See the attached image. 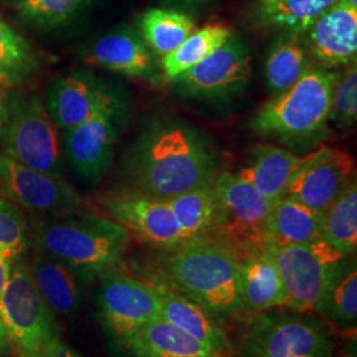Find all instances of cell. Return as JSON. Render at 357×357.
Here are the masks:
<instances>
[{
  "mask_svg": "<svg viewBox=\"0 0 357 357\" xmlns=\"http://www.w3.org/2000/svg\"><path fill=\"white\" fill-rule=\"evenodd\" d=\"M126 168L135 188L162 200L209 187L217 175L215 156L203 138L175 119L146 128L128 153Z\"/></svg>",
  "mask_w": 357,
  "mask_h": 357,
  "instance_id": "obj_1",
  "label": "cell"
},
{
  "mask_svg": "<svg viewBox=\"0 0 357 357\" xmlns=\"http://www.w3.org/2000/svg\"><path fill=\"white\" fill-rule=\"evenodd\" d=\"M160 268L175 291L188 296L215 318L243 308L240 261L228 246L211 238L192 240L168 249Z\"/></svg>",
  "mask_w": 357,
  "mask_h": 357,
  "instance_id": "obj_2",
  "label": "cell"
},
{
  "mask_svg": "<svg viewBox=\"0 0 357 357\" xmlns=\"http://www.w3.org/2000/svg\"><path fill=\"white\" fill-rule=\"evenodd\" d=\"M35 245L40 255L54 258L78 274H105L122 266L130 243L128 230L110 218L56 217L35 228Z\"/></svg>",
  "mask_w": 357,
  "mask_h": 357,
  "instance_id": "obj_3",
  "label": "cell"
},
{
  "mask_svg": "<svg viewBox=\"0 0 357 357\" xmlns=\"http://www.w3.org/2000/svg\"><path fill=\"white\" fill-rule=\"evenodd\" d=\"M337 72L310 66L290 89L274 96L250 121L253 132L281 141H302L326 126Z\"/></svg>",
  "mask_w": 357,
  "mask_h": 357,
  "instance_id": "obj_4",
  "label": "cell"
},
{
  "mask_svg": "<svg viewBox=\"0 0 357 357\" xmlns=\"http://www.w3.org/2000/svg\"><path fill=\"white\" fill-rule=\"evenodd\" d=\"M216 213L211 240L228 246L238 261L266 249V221L273 202L237 175L217 172L212 183Z\"/></svg>",
  "mask_w": 357,
  "mask_h": 357,
  "instance_id": "obj_5",
  "label": "cell"
},
{
  "mask_svg": "<svg viewBox=\"0 0 357 357\" xmlns=\"http://www.w3.org/2000/svg\"><path fill=\"white\" fill-rule=\"evenodd\" d=\"M0 132L4 155L38 172L63 176L59 128L40 97H19L6 105Z\"/></svg>",
  "mask_w": 357,
  "mask_h": 357,
  "instance_id": "obj_6",
  "label": "cell"
},
{
  "mask_svg": "<svg viewBox=\"0 0 357 357\" xmlns=\"http://www.w3.org/2000/svg\"><path fill=\"white\" fill-rule=\"evenodd\" d=\"M281 275L286 305L296 312L317 311L345 257L323 238L287 246H268Z\"/></svg>",
  "mask_w": 357,
  "mask_h": 357,
  "instance_id": "obj_7",
  "label": "cell"
},
{
  "mask_svg": "<svg viewBox=\"0 0 357 357\" xmlns=\"http://www.w3.org/2000/svg\"><path fill=\"white\" fill-rule=\"evenodd\" d=\"M0 319L17 357H36L60 340L51 308L40 296L29 268L17 259L0 298Z\"/></svg>",
  "mask_w": 357,
  "mask_h": 357,
  "instance_id": "obj_8",
  "label": "cell"
},
{
  "mask_svg": "<svg viewBox=\"0 0 357 357\" xmlns=\"http://www.w3.org/2000/svg\"><path fill=\"white\" fill-rule=\"evenodd\" d=\"M98 202L110 220L142 243L163 250L185 243L167 200L130 187L103 192Z\"/></svg>",
  "mask_w": 357,
  "mask_h": 357,
  "instance_id": "obj_9",
  "label": "cell"
},
{
  "mask_svg": "<svg viewBox=\"0 0 357 357\" xmlns=\"http://www.w3.org/2000/svg\"><path fill=\"white\" fill-rule=\"evenodd\" d=\"M332 339L320 324L296 317H259L243 342V357H332Z\"/></svg>",
  "mask_w": 357,
  "mask_h": 357,
  "instance_id": "obj_10",
  "label": "cell"
},
{
  "mask_svg": "<svg viewBox=\"0 0 357 357\" xmlns=\"http://www.w3.org/2000/svg\"><path fill=\"white\" fill-rule=\"evenodd\" d=\"M122 112L121 100L107 89L93 114L65 132V156L82 178L98 180L110 167Z\"/></svg>",
  "mask_w": 357,
  "mask_h": 357,
  "instance_id": "obj_11",
  "label": "cell"
},
{
  "mask_svg": "<svg viewBox=\"0 0 357 357\" xmlns=\"http://www.w3.org/2000/svg\"><path fill=\"white\" fill-rule=\"evenodd\" d=\"M98 291L100 318L121 343L150 320L160 317V303L153 283L109 271L101 274Z\"/></svg>",
  "mask_w": 357,
  "mask_h": 357,
  "instance_id": "obj_12",
  "label": "cell"
},
{
  "mask_svg": "<svg viewBox=\"0 0 357 357\" xmlns=\"http://www.w3.org/2000/svg\"><path fill=\"white\" fill-rule=\"evenodd\" d=\"M0 192L28 211L64 217L82 206L79 193L63 176H52L23 166L0 153Z\"/></svg>",
  "mask_w": 357,
  "mask_h": 357,
  "instance_id": "obj_13",
  "label": "cell"
},
{
  "mask_svg": "<svg viewBox=\"0 0 357 357\" xmlns=\"http://www.w3.org/2000/svg\"><path fill=\"white\" fill-rule=\"evenodd\" d=\"M252 60L248 44L231 35L220 48L174 82L190 97L227 98L248 86L252 78Z\"/></svg>",
  "mask_w": 357,
  "mask_h": 357,
  "instance_id": "obj_14",
  "label": "cell"
},
{
  "mask_svg": "<svg viewBox=\"0 0 357 357\" xmlns=\"http://www.w3.org/2000/svg\"><path fill=\"white\" fill-rule=\"evenodd\" d=\"M354 171L355 162L349 153L320 147L294 175L284 196L324 213L354 181Z\"/></svg>",
  "mask_w": 357,
  "mask_h": 357,
  "instance_id": "obj_15",
  "label": "cell"
},
{
  "mask_svg": "<svg viewBox=\"0 0 357 357\" xmlns=\"http://www.w3.org/2000/svg\"><path fill=\"white\" fill-rule=\"evenodd\" d=\"M308 56L333 69L356 64L357 8L337 0L303 33Z\"/></svg>",
  "mask_w": 357,
  "mask_h": 357,
  "instance_id": "obj_16",
  "label": "cell"
},
{
  "mask_svg": "<svg viewBox=\"0 0 357 357\" xmlns=\"http://www.w3.org/2000/svg\"><path fill=\"white\" fill-rule=\"evenodd\" d=\"M85 63L123 76L149 78L155 72V56L139 31L119 26L97 38L85 52Z\"/></svg>",
  "mask_w": 357,
  "mask_h": 357,
  "instance_id": "obj_17",
  "label": "cell"
},
{
  "mask_svg": "<svg viewBox=\"0 0 357 357\" xmlns=\"http://www.w3.org/2000/svg\"><path fill=\"white\" fill-rule=\"evenodd\" d=\"M106 91L93 73L77 70L52 84L45 106L54 125L65 134L93 114Z\"/></svg>",
  "mask_w": 357,
  "mask_h": 357,
  "instance_id": "obj_18",
  "label": "cell"
},
{
  "mask_svg": "<svg viewBox=\"0 0 357 357\" xmlns=\"http://www.w3.org/2000/svg\"><path fill=\"white\" fill-rule=\"evenodd\" d=\"M153 286L160 303V318L191 335L218 356L225 357L229 354V337L217 318L188 296L169 289L167 284L153 283Z\"/></svg>",
  "mask_w": 357,
  "mask_h": 357,
  "instance_id": "obj_19",
  "label": "cell"
},
{
  "mask_svg": "<svg viewBox=\"0 0 357 357\" xmlns=\"http://www.w3.org/2000/svg\"><path fill=\"white\" fill-rule=\"evenodd\" d=\"M314 153L298 156L273 144H258L252 151L248 166L237 176L249 183L255 191L273 203H277L286 193L287 185Z\"/></svg>",
  "mask_w": 357,
  "mask_h": 357,
  "instance_id": "obj_20",
  "label": "cell"
},
{
  "mask_svg": "<svg viewBox=\"0 0 357 357\" xmlns=\"http://www.w3.org/2000/svg\"><path fill=\"white\" fill-rule=\"evenodd\" d=\"M125 345L135 357H220L160 317L146 323Z\"/></svg>",
  "mask_w": 357,
  "mask_h": 357,
  "instance_id": "obj_21",
  "label": "cell"
},
{
  "mask_svg": "<svg viewBox=\"0 0 357 357\" xmlns=\"http://www.w3.org/2000/svg\"><path fill=\"white\" fill-rule=\"evenodd\" d=\"M40 296L53 314L73 318L81 306L76 271L63 262L38 253L29 268Z\"/></svg>",
  "mask_w": 357,
  "mask_h": 357,
  "instance_id": "obj_22",
  "label": "cell"
},
{
  "mask_svg": "<svg viewBox=\"0 0 357 357\" xmlns=\"http://www.w3.org/2000/svg\"><path fill=\"white\" fill-rule=\"evenodd\" d=\"M323 213L283 196L266 221V248L311 243L321 238Z\"/></svg>",
  "mask_w": 357,
  "mask_h": 357,
  "instance_id": "obj_23",
  "label": "cell"
},
{
  "mask_svg": "<svg viewBox=\"0 0 357 357\" xmlns=\"http://www.w3.org/2000/svg\"><path fill=\"white\" fill-rule=\"evenodd\" d=\"M240 289L243 307L255 312L286 305L281 275L265 250L240 261Z\"/></svg>",
  "mask_w": 357,
  "mask_h": 357,
  "instance_id": "obj_24",
  "label": "cell"
},
{
  "mask_svg": "<svg viewBox=\"0 0 357 357\" xmlns=\"http://www.w3.org/2000/svg\"><path fill=\"white\" fill-rule=\"evenodd\" d=\"M337 0H255L257 26L282 35H303Z\"/></svg>",
  "mask_w": 357,
  "mask_h": 357,
  "instance_id": "obj_25",
  "label": "cell"
},
{
  "mask_svg": "<svg viewBox=\"0 0 357 357\" xmlns=\"http://www.w3.org/2000/svg\"><path fill=\"white\" fill-rule=\"evenodd\" d=\"M139 33L159 60L178 48L197 29L190 15L176 10L150 8L138 16Z\"/></svg>",
  "mask_w": 357,
  "mask_h": 357,
  "instance_id": "obj_26",
  "label": "cell"
},
{
  "mask_svg": "<svg viewBox=\"0 0 357 357\" xmlns=\"http://www.w3.org/2000/svg\"><path fill=\"white\" fill-rule=\"evenodd\" d=\"M310 66L303 35H282L271 47L266 61L268 89L274 96L290 89Z\"/></svg>",
  "mask_w": 357,
  "mask_h": 357,
  "instance_id": "obj_27",
  "label": "cell"
},
{
  "mask_svg": "<svg viewBox=\"0 0 357 357\" xmlns=\"http://www.w3.org/2000/svg\"><path fill=\"white\" fill-rule=\"evenodd\" d=\"M231 35L228 26L218 24L196 29L178 48L160 59L163 76L174 82L220 48Z\"/></svg>",
  "mask_w": 357,
  "mask_h": 357,
  "instance_id": "obj_28",
  "label": "cell"
},
{
  "mask_svg": "<svg viewBox=\"0 0 357 357\" xmlns=\"http://www.w3.org/2000/svg\"><path fill=\"white\" fill-rule=\"evenodd\" d=\"M187 241L208 238L213 225L216 203L212 185L185 192L167 200Z\"/></svg>",
  "mask_w": 357,
  "mask_h": 357,
  "instance_id": "obj_29",
  "label": "cell"
},
{
  "mask_svg": "<svg viewBox=\"0 0 357 357\" xmlns=\"http://www.w3.org/2000/svg\"><path fill=\"white\" fill-rule=\"evenodd\" d=\"M321 238L331 243L345 257L355 255L357 248V187L355 180L323 213Z\"/></svg>",
  "mask_w": 357,
  "mask_h": 357,
  "instance_id": "obj_30",
  "label": "cell"
},
{
  "mask_svg": "<svg viewBox=\"0 0 357 357\" xmlns=\"http://www.w3.org/2000/svg\"><path fill=\"white\" fill-rule=\"evenodd\" d=\"M317 311L339 326H355L357 319V270L355 264L344 262L342 265Z\"/></svg>",
  "mask_w": 357,
  "mask_h": 357,
  "instance_id": "obj_31",
  "label": "cell"
},
{
  "mask_svg": "<svg viewBox=\"0 0 357 357\" xmlns=\"http://www.w3.org/2000/svg\"><path fill=\"white\" fill-rule=\"evenodd\" d=\"M38 66V60L26 38L0 20V82L22 84Z\"/></svg>",
  "mask_w": 357,
  "mask_h": 357,
  "instance_id": "obj_32",
  "label": "cell"
},
{
  "mask_svg": "<svg viewBox=\"0 0 357 357\" xmlns=\"http://www.w3.org/2000/svg\"><path fill=\"white\" fill-rule=\"evenodd\" d=\"M90 0H22L20 16L41 28L60 26L79 13Z\"/></svg>",
  "mask_w": 357,
  "mask_h": 357,
  "instance_id": "obj_33",
  "label": "cell"
},
{
  "mask_svg": "<svg viewBox=\"0 0 357 357\" xmlns=\"http://www.w3.org/2000/svg\"><path fill=\"white\" fill-rule=\"evenodd\" d=\"M357 116V69L351 65L343 75L336 76L331 93L328 121L340 128L355 125Z\"/></svg>",
  "mask_w": 357,
  "mask_h": 357,
  "instance_id": "obj_34",
  "label": "cell"
},
{
  "mask_svg": "<svg viewBox=\"0 0 357 357\" xmlns=\"http://www.w3.org/2000/svg\"><path fill=\"white\" fill-rule=\"evenodd\" d=\"M28 229L23 215L13 205L0 199V253L13 259L24 255Z\"/></svg>",
  "mask_w": 357,
  "mask_h": 357,
  "instance_id": "obj_35",
  "label": "cell"
},
{
  "mask_svg": "<svg viewBox=\"0 0 357 357\" xmlns=\"http://www.w3.org/2000/svg\"><path fill=\"white\" fill-rule=\"evenodd\" d=\"M36 357H81L76 351L63 344L60 340H56L43 349Z\"/></svg>",
  "mask_w": 357,
  "mask_h": 357,
  "instance_id": "obj_36",
  "label": "cell"
},
{
  "mask_svg": "<svg viewBox=\"0 0 357 357\" xmlns=\"http://www.w3.org/2000/svg\"><path fill=\"white\" fill-rule=\"evenodd\" d=\"M13 265V259H10L8 257L0 253V298H1V294L4 291L6 284H7L8 278L11 275Z\"/></svg>",
  "mask_w": 357,
  "mask_h": 357,
  "instance_id": "obj_37",
  "label": "cell"
},
{
  "mask_svg": "<svg viewBox=\"0 0 357 357\" xmlns=\"http://www.w3.org/2000/svg\"><path fill=\"white\" fill-rule=\"evenodd\" d=\"M10 349H11V347H10L8 339H7V333H6V330L3 327V323H1V319H0V356L7 355L10 352Z\"/></svg>",
  "mask_w": 357,
  "mask_h": 357,
  "instance_id": "obj_38",
  "label": "cell"
},
{
  "mask_svg": "<svg viewBox=\"0 0 357 357\" xmlns=\"http://www.w3.org/2000/svg\"><path fill=\"white\" fill-rule=\"evenodd\" d=\"M4 116H6V102H4V98H3V93L0 90V128L3 126Z\"/></svg>",
  "mask_w": 357,
  "mask_h": 357,
  "instance_id": "obj_39",
  "label": "cell"
},
{
  "mask_svg": "<svg viewBox=\"0 0 357 357\" xmlns=\"http://www.w3.org/2000/svg\"><path fill=\"white\" fill-rule=\"evenodd\" d=\"M345 357H357L356 355V343L354 342V345H351V348L348 349V352H347V355Z\"/></svg>",
  "mask_w": 357,
  "mask_h": 357,
  "instance_id": "obj_40",
  "label": "cell"
},
{
  "mask_svg": "<svg viewBox=\"0 0 357 357\" xmlns=\"http://www.w3.org/2000/svg\"><path fill=\"white\" fill-rule=\"evenodd\" d=\"M342 1H344L345 4H348L354 8H357V0H342Z\"/></svg>",
  "mask_w": 357,
  "mask_h": 357,
  "instance_id": "obj_41",
  "label": "cell"
},
{
  "mask_svg": "<svg viewBox=\"0 0 357 357\" xmlns=\"http://www.w3.org/2000/svg\"><path fill=\"white\" fill-rule=\"evenodd\" d=\"M181 1L187 4H199V3H204L206 0H181Z\"/></svg>",
  "mask_w": 357,
  "mask_h": 357,
  "instance_id": "obj_42",
  "label": "cell"
}]
</instances>
